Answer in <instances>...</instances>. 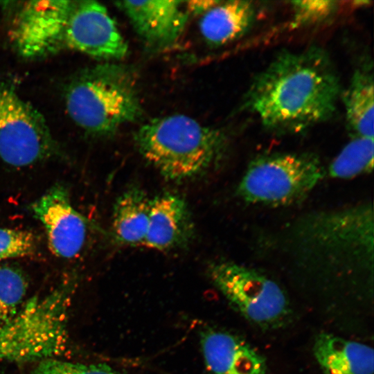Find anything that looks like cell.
I'll return each mask as SVG.
<instances>
[{"mask_svg":"<svg viewBox=\"0 0 374 374\" xmlns=\"http://www.w3.org/2000/svg\"><path fill=\"white\" fill-rule=\"evenodd\" d=\"M340 94L329 56L310 47L276 55L253 78L244 105L267 129L299 133L329 119Z\"/></svg>","mask_w":374,"mask_h":374,"instance_id":"cell-1","label":"cell"},{"mask_svg":"<svg viewBox=\"0 0 374 374\" xmlns=\"http://www.w3.org/2000/svg\"><path fill=\"white\" fill-rule=\"evenodd\" d=\"M271 239L270 249L298 267L372 271V202L309 212L285 224Z\"/></svg>","mask_w":374,"mask_h":374,"instance_id":"cell-2","label":"cell"},{"mask_svg":"<svg viewBox=\"0 0 374 374\" xmlns=\"http://www.w3.org/2000/svg\"><path fill=\"white\" fill-rule=\"evenodd\" d=\"M134 140L141 155L166 178L181 181L217 165L226 151L220 129L183 114L156 118L143 125Z\"/></svg>","mask_w":374,"mask_h":374,"instance_id":"cell-3","label":"cell"},{"mask_svg":"<svg viewBox=\"0 0 374 374\" xmlns=\"http://www.w3.org/2000/svg\"><path fill=\"white\" fill-rule=\"evenodd\" d=\"M65 100L71 119L96 136L112 135L142 114L132 72L115 63L101 64L82 71L69 84Z\"/></svg>","mask_w":374,"mask_h":374,"instance_id":"cell-4","label":"cell"},{"mask_svg":"<svg viewBox=\"0 0 374 374\" xmlns=\"http://www.w3.org/2000/svg\"><path fill=\"white\" fill-rule=\"evenodd\" d=\"M75 283L64 279L48 294L26 302L13 319L0 323V360H44L63 352Z\"/></svg>","mask_w":374,"mask_h":374,"instance_id":"cell-5","label":"cell"},{"mask_svg":"<svg viewBox=\"0 0 374 374\" xmlns=\"http://www.w3.org/2000/svg\"><path fill=\"white\" fill-rule=\"evenodd\" d=\"M325 177V168L313 154L274 152L249 163L236 193L248 204L291 206L307 197Z\"/></svg>","mask_w":374,"mask_h":374,"instance_id":"cell-6","label":"cell"},{"mask_svg":"<svg viewBox=\"0 0 374 374\" xmlns=\"http://www.w3.org/2000/svg\"><path fill=\"white\" fill-rule=\"evenodd\" d=\"M46 46L51 54L73 50L105 60L121 59L128 52L107 9L89 0L57 2L48 21Z\"/></svg>","mask_w":374,"mask_h":374,"instance_id":"cell-7","label":"cell"},{"mask_svg":"<svg viewBox=\"0 0 374 374\" xmlns=\"http://www.w3.org/2000/svg\"><path fill=\"white\" fill-rule=\"evenodd\" d=\"M59 150L42 116L13 87L0 83V159L26 167L59 155Z\"/></svg>","mask_w":374,"mask_h":374,"instance_id":"cell-8","label":"cell"},{"mask_svg":"<svg viewBox=\"0 0 374 374\" xmlns=\"http://www.w3.org/2000/svg\"><path fill=\"white\" fill-rule=\"evenodd\" d=\"M208 274L230 304L248 321L270 327L287 315L289 305L283 290L262 273L235 262L219 260L209 266Z\"/></svg>","mask_w":374,"mask_h":374,"instance_id":"cell-9","label":"cell"},{"mask_svg":"<svg viewBox=\"0 0 374 374\" xmlns=\"http://www.w3.org/2000/svg\"><path fill=\"white\" fill-rule=\"evenodd\" d=\"M33 215L43 225L51 252L70 259L82 249L88 222L72 205L67 188L57 183L30 205Z\"/></svg>","mask_w":374,"mask_h":374,"instance_id":"cell-10","label":"cell"},{"mask_svg":"<svg viewBox=\"0 0 374 374\" xmlns=\"http://www.w3.org/2000/svg\"><path fill=\"white\" fill-rule=\"evenodd\" d=\"M185 2L120 1L115 5L148 47L163 49L174 44L185 28L189 14Z\"/></svg>","mask_w":374,"mask_h":374,"instance_id":"cell-11","label":"cell"},{"mask_svg":"<svg viewBox=\"0 0 374 374\" xmlns=\"http://www.w3.org/2000/svg\"><path fill=\"white\" fill-rule=\"evenodd\" d=\"M201 345L206 368L212 374H265V357L242 338L211 330L202 334Z\"/></svg>","mask_w":374,"mask_h":374,"instance_id":"cell-12","label":"cell"},{"mask_svg":"<svg viewBox=\"0 0 374 374\" xmlns=\"http://www.w3.org/2000/svg\"><path fill=\"white\" fill-rule=\"evenodd\" d=\"M193 232L190 214L181 197L166 193L150 200L143 246L161 251L173 249L186 244Z\"/></svg>","mask_w":374,"mask_h":374,"instance_id":"cell-13","label":"cell"},{"mask_svg":"<svg viewBox=\"0 0 374 374\" xmlns=\"http://www.w3.org/2000/svg\"><path fill=\"white\" fill-rule=\"evenodd\" d=\"M313 352L324 374H373V350L329 333L315 338Z\"/></svg>","mask_w":374,"mask_h":374,"instance_id":"cell-14","label":"cell"},{"mask_svg":"<svg viewBox=\"0 0 374 374\" xmlns=\"http://www.w3.org/2000/svg\"><path fill=\"white\" fill-rule=\"evenodd\" d=\"M256 16V7L251 1H220L203 15L199 30L208 44L219 46L243 36L251 27Z\"/></svg>","mask_w":374,"mask_h":374,"instance_id":"cell-15","label":"cell"},{"mask_svg":"<svg viewBox=\"0 0 374 374\" xmlns=\"http://www.w3.org/2000/svg\"><path fill=\"white\" fill-rule=\"evenodd\" d=\"M150 200L139 188H132L116 201L112 228L116 240L129 246L143 245L149 223Z\"/></svg>","mask_w":374,"mask_h":374,"instance_id":"cell-16","label":"cell"},{"mask_svg":"<svg viewBox=\"0 0 374 374\" xmlns=\"http://www.w3.org/2000/svg\"><path fill=\"white\" fill-rule=\"evenodd\" d=\"M368 66L354 72L342 100L346 121L355 137L373 139L374 82Z\"/></svg>","mask_w":374,"mask_h":374,"instance_id":"cell-17","label":"cell"},{"mask_svg":"<svg viewBox=\"0 0 374 374\" xmlns=\"http://www.w3.org/2000/svg\"><path fill=\"white\" fill-rule=\"evenodd\" d=\"M373 139L354 137L336 156L326 169V176L348 179L372 172Z\"/></svg>","mask_w":374,"mask_h":374,"instance_id":"cell-18","label":"cell"},{"mask_svg":"<svg viewBox=\"0 0 374 374\" xmlns=\"http://www.w3.org/2000/svg\"><path fill=\"white\" fill-rule=\"evenodd\" d=\"M28 290L22 269L14 264L0 261V323L13 319L21 309Z\"/></svg>","mask_w":374,"mask_h":374,"instance_id":"cell-19","label":"cell"},{"mask_svg":"<svg viewBox=\"0 0 374 374\" xmlns=\"http://www.w3.org/2000/svg\"><path fill=\"white\" fill-rule=\"evenodd\" d=\"M37 240L30 231L0 228V261L34 255Z\"/></svg>","mask_w":374,"mask_h":374,"instance_id":"cell-20","label":"cell"},{"mask_svg":"<svg viewBox=\"0 0 374 374\" xmlns=\"http://www.w3.org/2000/svg\"><path fill=\"white\" fill-rule=\"evenodd\" d=\"M338 3L331 0L293 1V23L296 26H310L325 21L337 10Z\"/></svg>","mask_w":374,"mask_h":374,"instance_id":"cell-21","label":"cell"},{"mask_svg":"<svg viewBox=\"0 0 374 374\" xmlns=\"http://www.w3.org/2000/svg\"><path fill=\"white\" fill-rule=\"evenodd\" d=\"M30 374H118L102 364H83L49 358L41 360Z\"/></svg>","mask_w":374,"mask_h":374,"instance_id":"cell-22","label":"cell"},{"mask_svg":"<svg viewBox=\"0 0 374 374\" xmlns=\"http://www.w3.org/2000/svg\"><path fill=\"white\" fill-rule=\"evenodd\" d=\"M220 1L195 0L186 1L185 5L188 13L195 15L204 14Z\"/></svg>","mask_w":374,"mask_h":374,"instance_id":"cell-23","label":"cell"}]
</instances>
